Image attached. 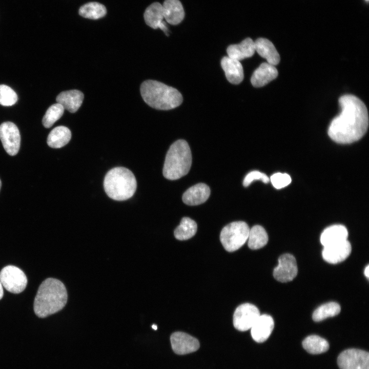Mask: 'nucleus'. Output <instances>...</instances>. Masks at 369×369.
<instances>
[{
  "label": "nucleus",
  "instance_id": "f8f14e48",
  "mask_svg": "<svg viewBox=\"0 0 369 369\" xmlns=\"http://www.w3.org/2000/svg\"><path fill=\"white\" fill-rule=\"evenodd\" d=\"M173 351L178 355H185L196 351L199 347L198 340L183 332H177L170 337Z\"/></svg>",
  "mask_w": 369,
  "mask_h": 369
},
{
  "label": "nucleus",
  "instance_id": "72a5a7b5",
  "mask_svg": "<svg viewBox=\"0 0 369 369\" xmlns=\"http://www.w3.org/2000/svg\"><path fill=\"white\" fill-rule=\"evenodd\" d=\"M364 274L365 276L367 278H368V277H369V265H367L365 267V268L364 269Z\"/></svg>",
  "mask_w": 369,
  "mask_h": 369
},
{
  "label": "nucleus",
  "instance_id": "f257e3e1",
  "mask_svg": "<svg viewBox=\"0 0 369 369\" xmlns=\"http://www.w3.org/2000/svg\"><path fill=\"white\" fill-rule=\"evenodd\" d=\"M340 113L331 121L329 137L339 144H351L361 138L368 127L367 109L363 102L355 95H344L339 99Z\"/></svg>",
  "mask_w": 369,
  "mask_h": 369
},
{
  "label": "nucleus",
  "instance_id": "7ed1b4c3",
  "mask_svg": "<svg viewBox=\"0 0 369 369\" xmlns=\"http://www.w3.org/2000/svg\"><path fill=\"white\" fill-rule=\"evenodd\" d=\"M140 93L147 104L158 110L174 109L183 100L182 95L176 89L154 80L144 81L140 86Z\"/></svg>",
  "mask_w": 369,
  "mask_h": 369
},
{
  "label": "nucleus",
  "instance_id": "ddd939ff",
  "mask_svg": "<svg viewBox=\"0 0 369 369\" xmlns=\"http://www.w3.org/2000/svg\"><path fill=\"white\" fill-rule=\"evenodd\" d=\"M323 247L322 257L325 261L332 264H336L345 260L352 250L351 243L347 240Z\"/></svg>",
  "mask_w": 369,
  "mask_h": 369
},
{
  "label": "nucleus",
  "instance_id": "4be33fe9",
  "mask_svg": "<svg viewBox=\"0 0 369 369\" xmlns=\"http://www.w3.org/2000/svg\"><path fill=\"white\" fill-rule=\"evenodd\" d=\"M227 52L229 57L238 61L250 57L255 52L254 42L248 37L238 44L230 45Z\"/></svg>",
  "mask_w": 369,
  "mask_h": 369
},
{
  "label": "nucleus",
  "instance_id": "4468645a",
  "mask_svg": "<svg viewBox=\"0 0 369 369\" xmlns=\"http://www.w3.org/2000/svg\"><path fill=\"white\" fill-rule=\"evenodd\" d=\"M274 322L268 314L260 315L251 328V333L254 341L261 343L268 339L273 331Z\"/></svg>",
  "mask_w": 369,
  "mask_h": 369
},
{
  "label": "nucleus",
  "instance_id": "c756f323",
  "mask_svg": "<svg viewBox=\"0 0 369 369\" xmlns=\"http://www.w3.org/2000/svg\"><path fill=\"white\" fill-rule=\"evenodd\" d=\"M64 110V107L58 103L49 107L42 119L43 126L46 128L51 127L62 116Z\"/></svg>",
  "mask_w": 369,
  "mask_h": 369
},
{
  "label": "nucleus",
  "instance_id": "473e14b6",
  "mask_svg": "<svg viewBox=\"0 0 369 369\" xmlns=\"http://www.w3.org/2000/svg\"><path fill=\"white\" fill-rule=\"evenodd\" d=\"M255 180H260L265 183H268L270 181L269 178L265 174L258 171H253L249 172L245 176L243 181V186L247 187Z\"/></svg>",
  "mask_w": 369,
  "mask_h": 369
},
{
  "label": "nucleus",
  "instance_id": "20e7f679",
  "mask_svg": "<svg viewBox=\"0 0 369 369\" xmlns=\"http://www.w3.org/2000/svg\"><path fill=\"white\" fill-rule=\"evenodd\" d=\"M137 187L133 173L124 167H116L106 175L104 187L107 195L115 200H125L134 194Z\"/></svg>",
  "mask_w": 369,
  "mask_h": 369
},
{
  "label": "nucleus",
  "instance_id": "5701e85b",
  "mask_svg": "<svg viewBox=\"0 0 369 369\" xmlns=\"http://www.w3.org/2000/svg\"><path fill=\"white\" fill-rule=\"evenodd\" d=\"M348 231L341 224L331 225L323 230L320 236V242L323 247L347 240Z\"/></svg>",
  "mask_w": 369,
  "mask_h": 369
},
{
  "label": "nucleus",
  "instance_id": "f03ea898",
  "mask_svg": "<svg viewBox=\"0 0 369 369\" xmlns=\"http://www.w3.org/2000/svg\"><path fill=\"white\" fill-rule=\"evenodd\" d=\"M67 299L64 283L57 279L47 278L38 288L34 301V312L39 318L46 317L63 309Z\"/></svg>",
  "mask_w": 369,
  "mask_h": 369
},
{
  "label": "nucleus",
  "instance_id": "e433bc0d",
  "mask_svg": "<svg viewBox=\"0 0 369 369\" xmlns=\"http://www.w3.org/2000/svg\"><path fill=\"white\" fill-rule=\"evenodd\" d=\"M1 185H2V182H1V180L0 179V190H1Z\"/></svg>",
  "mask_w": 369,
  "mask_h": 369
},
{
  "label": "nucleus",
  "instance_id": "cd10ccee",
  "mask_svg": "<svg viewBox=\"0 0 369 369\" xmlns=\"http://www.w3.org/2000/svg\"><path fill=\"white\" fill-rule=\"evenodd\" d=\"M78 12L83 17L97 19L106 14L107 10L102 4L97 2H90L80 7Z\"/></svg>",
  "mask_w": 369,
  "mask_h": 369
},
{
  "label": "nucleus",
  "instance_id": "412c9836",
  "mask_svg": "<svg viewBox=\"0 0 369 369\" xmlns=\"http://www.w3.org/2000/svg\"><path fill=\"white\" fill-rule=\"evenodd\" d=\"M254 43L255 51L260 56L265 58L268 63L273 66L279 64V54L270 40L264 38H259Z\"/></svg>",
  "mask_w": 369,
  "mask_h": 369
},
{
  "label": "nucleus",
  "instance_id": "a211bd4d",
  "mask_svg": "<svg viewBox=\"0 0 369 369\" xmlns=\"http://www.w3.org/2000/svg\"><path fill=\"white\" fill-rule=\"evenodd\" d=\"M221 65L230 83L237 85L242 81L244 77L243 70L239 61L229 56H224L221 60Z\"/></svg>",
  "mask_w": 369,
  "mask_h": 369
},
{
  "label": "nucleus",
  "instance_id": "aec40b11",
  "mask_svg": "<svg viewBox=\"0 0 369 369\" xmlns=\"http://www.w3.org/2000/svg\"><path fill=\"white\" fill-rule=\"evenodd\" d=\"M163 17L167 23L176 25L184 17V11L179 0H165L162 5Z\"/></svg>",
  "mask_w": 369,
  "mask_h": 369
},
{
  "label": "nucleus",
  "instance_id": "9d476101",
  "mask_svg": "<svg viewBox=\"0 0 369 369\" xmlns=\"http://www.w3.org/2000/svg\"><path fill=\"white\" fill-rule=\"evenodd\" d=\"M0 139L4 149L11 156L18 152L20 135L17 127L13 122L6 121L0 125Z\"/></svg>",
  "mask_w": 369,
  "mask_h": 369
},
{
  "label": "nucleus",
  "instance_id": "1a4fd4ad",
  "mask_svg": "<svg viewBox=\"0 0 369 369\" xmlns=\"http://www.w3.org/2000/svg\"><path fill=\"white\" fill-rule=\"evenodd\" d=\"M260 314L254 305L247 303L238 306L233 315L234 327L240 331H245L251 328Z\"/></svg>",
  "mask_w": 369,
  "mask_h": 369
},
{
  "label": "nucleus",
  "instance_id": "c85d7f7f",
  "mask_svg": "<svg viewBox=\"0 0 369 369\" xmlns=\"http://www.w3.org/2000/svg\"><path fill=\"white\" fill-rule=\"evenodd\" d=\"M341 311L340 305L335 302H330L322 304L316 309L312 316L314 321L319 322L330 317L338 315Z\"/></svg>",
  "mask_w": 369,
  "mask_h": 369
},
{
  "label": "nucleus",
  "instance_id": "0eeeda50",
  "mask_svg": "<svg viewBox=\"0 0 369 369\" xmlns=\"http://www.w3.org/2000/svg\"><path fill=\"white\" fill-rule=\"evenodd\" d=\"M0 281L6 290L14 294L22 292L27 284L25 274L14 265H7L2 269L0 272Z\"/></svg>",
  "mask_w": 369,
  "mask_h": 369
},
{
  "label": "nucleus",
  "instance_id": "dca6fc26",
  "mask_svg": "<svg viewBox=\"0 0 369 369\" xmlns=\"http://www.w3.org/2000/svg\"><path fill=\"white\" fill-rule=\"evenodd\" d=\"M210 195V188L205 183H199L189 188L182 195V200L189 206H196L204 202Z\"/></svg>",
  "mask_w": 369,
  "mask_h": 369
},
{
  "label": "nucleus",
  "instance_id": "6ab92c4d",
  "mask_svg": "<svg viewBox=\"0 0 369 369\" xmlns=\"http://www.w3.org/2000/svg\"><path fill=\"white\" fill-rule=\"evenodd\" d=\"M84 97V94L81 91L71 90L60 93L57 96L56 100L64 109L71 113H75L81 106Z\"/></svg>",
  "mask_w": 369,
  "mask_h": 369
},
{
  "label": "nucleus",
  "instance_id": "c9c22d12",
  "mask_svg": "<svg viewBox=\"0 0 369 369\" xmlns=\"http://www.w3.org/2000/svg\"><path fill=\"white\" fill-rule=\"evenodd\" d=\"M152 329H153L155 330H156L157 329V327L156 325H155V324H153L152 325Z\"/></svg>",
  "mask_w": 369,
  "mask_h": 369
},
{
  "label": "nucleus",
  "instance_id": "2eb2a0df",
  "mask_svg": "<svg viewBox=\"0 0 369 369\" xmlns=\"http://www.w3.org/2000/svg\"><path fill=\"white\" fill-rule=\"evenodd\" d=\"M144 19L146 24L153 29L160 28L168 36V30L166 24L163 21V13L162 6L158 2L151 4L146 9Z\"/></svg>",
  "mask_w": 369,
  "mask_h": 369
},
{
  "label": "nucleus",
  "instance_id": "39448f33",
  "mask_svg": "<svg viewBox=\"0 0 369 369\" xmlns=\"http://www.w3.org/2000/svg\"><path fill=\"white\" fill-rule=\"evenodd\" d=\"M192 164V154L186 141L179 139L170 147L163 168V175L170 180L178 179L189 172Z\"/></svg>",
  "mask_w": 369,
  "mask_h": 369
},
{
  "label": "nucleus",
  "instance_id": "b1692460",
  "mask_svg": "<svg viewBox=\"0 0 369 369\" xmlns=\"http://www.w3.org/2000/svg\"><path fill=\"white\" fill-rule=\"evenodd\" d=\"M71 137L70 130L65 126L54 128L49 134L47 142L52 148H60L67 145Z\"/></svg>",
  "mask_w": 369,
  "mask_h": 369
},
{
  "label": "nucleus",
  "instance_id": "f3484780",
  "mask_svg": "<svg viewBox=\"0 0 369 369\" xmlns=\"http://www.w3.org/2000/svg\"><path fill=\"white\" fill-rule=\"evenodd\" d=\"M278 74L275 66L268 63H263L254 71L251 78V82L255 87H261L275 79Z\"/></svg>",
  "mask_w": 369,
  "mask_h": 369
},
{
  "label": "nucleus",
  "instance_id": "f704fd0d",
  "mask_svg": "<svg viewBox=\"0 0 369 369\" xmlns=\"http://www.w3.org/2000/svg\"><path fill=\"white\" fill-rule=\"evenodd\" d=\"M3 295H4V291H3V285L0 281V300L3 298Z\"/></svg>",
  "mask_w": 369,
  "mask_h": 369
},
{
  "label": "nucleus",
  "instance_id": "393cba45",
  "mask_svg": "<svg viewBox=\"0 0 369 369\" xmlns=\"http://www.w3.org/2000/svg\"><path fill=\"white\" fill-rule=\"evenodd\" d=\"M248 239L249 247L252 250H257L266 245L268 236L262 227L256 225L250 229Z\"/></svg>",
  "mask_w": 369,
  "mask_h": 369
},
{
  "label": "nucleus",
  "instance_id": "423d86ee",
  "mask_svg": "<svg viewBox=\"0 0 369 369\" xmlns=\"http://www.w3.org/2000/svg\"><path fill=\"white\" fill-rule=\"evenodd\" d=\"M250 228L244 221H235L225 226L220 233V241L228 252L241 248L248 240Z\"/></svg>",
  "mask_w": 369,
  "mask_h": 369
},
{
  "label": "nucleus",
  "instance_id": "bb28decb",
  "mask_svg": "<svg viewBox=\"0 0 369 369\" xmlns=\"http://www.w3.org/2000/svg\"><path fill=\"white\" fill-rule=\"evenodd\" d=\"M197 225L195 221L189 217H183L180 224L174 231L175 238L180 240H187L196 233Z\"/></svg>",
  "mask_w": 369,
  "mask_h": 369
},
{
  "label": "nucleus",
  "instance_id": "7c9ffc66",
  "mask_svg": "<svg viewBox=\"0 0 369 369\" xmlns=\"http://www.w3.org/2000/svg\"><path fill=\"white\" fill-rule=\"evenodd\" d=\"M16 92L10 87L0 85V105L3 106H11L17 101Z\"/></svg>",
  "mask_w": 369,
  "mask_h": 369
},
{
  "label": "nucleus",
  "instance_id": "4c0bfd02",
  "mask_svg": "<svg viewBox=\"0 0 369 369\" xmlns=\"http://www.w3.org/2000/svg\"><path fill=\"white\" fill-rule=\"evenodd\" d=\"M365 1H366V2H368V0H365Z\"/></svg>",
  "mask_w": 369,
  "mask_h": 369
},
{
  "label": "nucleus",
  "instance_id": "a878e982",
  "mask_svg": "<svg viewBox=\"0 0 369 369\" xmlns=\"http://www.w3.org/2000/svg\"><path fill=\"white\" fill-rule=\"evenodd\" d=\"M303 348L312 354H319L326 352L329 348L328 342L317 335H310L302 341Z\"/></svg>",
  "mask_w": 369,
  "mask_h": 369
},
{
  "label": "nucleus",
  "instance_id": "6e6552de",
  "mask_svg": "<svg viewBox=\"0 0 369 369\" xmlns=\"http://www.w3.org/2000/svg\"><path fill=\"white\" fill-rule=\"evenodd\" d=\"M340 369H369V354L356 348L346 350L338 357Z\"/></svg>",
  "mask_w": 369,
  "mask_h": 369
},
{
  "label": "nucleus",
  "instance_id": "2f4dec72",
  "mask_svg": "<svg viewBox=\"0 0 369 369\" xmlns=\"http://www.w3.org/2000/svg\"><path fill=\"white\" fill-rule=\"evenodd\" d=\"M270 180L274 187L280 189L288 186L292 179L289 174L278 172L271 176Z\"/></svg>",
  "mask_w": 369,
  "mask_h": 369
},
{
  "label": "nucleus",
  "instance_id": "9b49d317",
  "mask_svg": "<svg viewBox=\"0 0 369 369\" xmlns=\"http://www.w3.org/2000/svg\"><path fill=\"white\" fill-rule=\"evenodd\" d=\"M298 268L295 258L290 254H284L278 259V264L274 269L273 276L281 282L292 281L297 275Z\"/></svg>",
  "mask_w": 369,
  "mask_h": 369
}]
</instances>
